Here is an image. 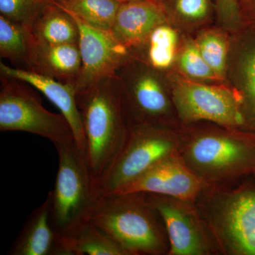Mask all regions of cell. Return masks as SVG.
Wrapping results in <instances>:
<instances>
[{
    "mask_svg": "<svg viewBox=\"0 0 255 255\" xmlns=\"http://www.w3.org/2000/svg\"><path fill=\"white\" fill-rule=\"evenodd\" d=\"M28 84L1 76L0 131H23L48 139L54 145L75 140L68 121L47 110Z\"/></svg>",
    "mask_w": 255,
    "mask_h": 255,
    "instance_id": "6",
    "label": "cell"
},
{
    "mask_svg": "<svg viewBox=\"0 0 255 255\" xmlns=\"http://www.w3.org/2000/svg\"><path fill=\"white\" fill-rule=\"evenodd\" d=\"M249 1V0H241V6H244V5H246L247 3Z\"/></svg>",
    "mask_w": 255,
    "mask_h": 255,
    "instance_id": "29",
    "label": "cell"
},
{
    "mask_svg": "<svg viewBox=\"0 0 255 255\" xmlns=\"http://www.w3.org/2000/svg\"><path fill=\"white\" fill-rule=\"evenodd\" d=\"M162 1H167V0H162Z\"/></svg>",
    "mask_w": 255,
    "mask_h": 255,
    "instance_id": "33",
    "label": "cell"
},
{
    "mask_svg": "<svg viewBox=\"0 0 255 255\" xmlns=\"http://www.w3.org/2000/svg\"><path fill=\"white\" fill-rule=\"evenodd\" d=\"M35 41L48 44H78L80 29L75 18L55 3H47L33 23Z\"/></svg>",
    "mask_w": 255,
    "mask_h": 255,
    "instance_id": "19",
    "label": "cell"
},
{
    "mask_svg": "<svg viewBox=\"0 0 255 255\" xmlns=\"http://www.w3.org/2000/svg\"><path fill=\"white\" fill-rule=\"evenodd\" d=\"M171 97L185 123L207 121L232 128L245 127L241 102L233 89L179 78L172 83Z\"/></svg>",
    "mask_w": 255,
    "mask_h": 255,
    "instance_id": "8",
    "label": "cell"
},
{
    "mask_svg": "<svg viewBox=\"0 0 255 255\" xmlns=\"http://www.w3.org/2000/svg\"><path fill=\"white\" fill-rule=\"evenodd\" d=\"M179 66L184 75L197 80H219L203 58L196 42L189 41L179 57Z\"/></svg>",
    "mask_w": 255,
    "mask_h": 255,
    "instance_id": "25",
    "label": "cell"
},
{
    "mask_svg": "<svg viewBox=\"0 0 255 255\" xmlns=\"http://www.w3.org/2000/svg\"><path fill=\"white\" fill-rule=\"evenodd\" d=\"M121 3L118 0H65L56 4L90 26L111 31Z\"/></svg>",
    "mask_w": 255,
    "mask_h": 255,
    "instance_id": "21",
    "label": "cell"
},
{
    "mask_svg": "<svg viewBox=\"0 0 255 255\" xmlns=\"http://www.w3.org/2000/svg\"><path fill=\"white\" fill-rule=\"evenodd\" d=\"M58 243L60 255H127L119 244L90 220L58 237Z\"/></svg>",
    "mask_w": 255,
    "mask_h": 255,
    "instance_id": "18",
    "label": "cell"
},
{
    "mask_svg": "<svg viewBox=\"0 0 255 255\" xmlns=\"http://www.w3.org/2000/svg\"><path fill=\"white\" fill-rule=\"evenodd\" d=\"M117 77L129 127L165 124L173 103L159 72L131 57Z\"/></svg>",
    "mask_w": 255,
    "mask_h": 255,
    "instance_id": "7",
    "label": "cell"
},
{
    "mask_svg": "<svg viewBox=\"0 0 255 255\" xmlns=\"http://www.w3.org/2000/svg\"><path fill=\"white\" fill-rule=\"evenodd\" d=\"M9 255H60L58 236L50 219V197L28 216L7 253Z\"/></svg>",
    "mask_w": 255,
    "mask_h": 255,
    "instance_id": "17",
    "label": "cell"
},
{
    "mask_svg": "<svg viewBox=\"0 0 255 255\" xmlns=\"http://www.w3.org/2000/svg\"><path fill=\"white\" fill-rule=\"evenodd\" d=\"M41 1H43V2L46 3H54L53 0H41Z\"/></svg>",
    "mask_w": 255,
    "mask_h": 255,
    "instance_id": "30",
    "label": "cell"
},
{
    "mask_svg": "<svg viewBox=\"0 0 255 255\" xmlns=\"http://www.w3.org/2000/svg\"><path fill=\"white\" fill-rule=\"evenodd\" d=\"M213 226L236 255H255V189L228 194L216 205Z\"/></svg>",
    "mask_w": 255,
    "mask_h": 255,
    "instance_id": "11",
    "label": "cell"
},
{
    "mask_svg": "<svg viewBox=\"0 0 255 255\" xmlns=\"http://www.w3.org/2000/svg\"><path fill=\"white\" fill-rule=\"evenodd\" d=\"M65 1V0H53V1H54L55 4H56V3H61L63 2V1Z\"/></svg>",
    "mask_w": 255,
    "mask_h": 255,
    "instance_id": "31",
    "label": "cell"
},
{
    "mask_svg": "<svg viewBox=\"0 0 255 255\" xmlns=\"http://www.w3.org/2000/svg\"><path fill=\"white\" fill-rule=\"evenodd\" d=\"M251 23L233 42L227 75L241 102L244 128L255 133V22Z\"/></svg>",
    "mask_w": 255,
    "mask_h": 255,
    "instance_id": "13",
    "label": "cell"
},
{
    "mask_svg": "<svg viewBox=\"0 0 255 255\" xmlns=\"http://www.w3.org/2000/svg\"><path fill=\"white\" fill-rule=\"evenodd\" d=\"M54 145L58 168L54 188L48 195L50 223L60 237L90 220L100 196L86 155L76 140Z\"/></svg>",
    "mask_w": 255,
    "mask_h": 255,
    "instance_id": "3",
    "label": "cell"
},
{
    "mask_svg": "<svg viewBox=\"0 0 255 255\" xmlns=\"http://www.w3.org/2000/svg\"><path fill=\"white\" fill-rule=\"evenodd\" d=\"M90 220L127 255L169 253L163 222L146 193L101 196Z\"/></svg>",
    "mask_w": 255,
    "mask_h": 255,
    "instance_id": "2",
    "label": "cell"
},
{
    "mask_svg": "<svg viewBox=\"0 0 255 255\" xmlns=\"http://www.w3.org/2000/svg\"><path fill=\"white\" fill-rule=\"evenodd\" d=\"M243 15L251 16V22H255V0H249L248 3L241 7Z\"/></svg>",
    "mask_w": 255,
    "mask_h": 255,
    "instance_id": "28",
    "label": "cell"
},
{
    "mask_svg": "<svg viewBox=\"0 0 255 255\" xmlns=\"http://www.w3.org/2000/svg\"><path fill=\"white\" fill-rule=\"evenodd\" d=\"M33 38L31 29L0 16V55L13 63L25 65L28 59Z\"/></svg>",
    "mask_w": 255,
    "mask_h": 255,
    "instance_id": "22",
    "label": "cell"
},
{
    "mask_svg": "<svg viewBox=\"0 0 255 255\" xmlns=\"http://www.w3.org/2000/svg\"><path fill=\"white\" fill-rule=\"evenodd\" d=\"M178 35L167 23L159 25L145 41L130 50L132 58L161 71L172 66L175 59Z\"/></svg>",
    "mask_w": 255,
    "mask_h": 255,
    "instance_id": "20",
    "label": "cell"
},
{
    "mask_svg": "<svg viewBox=\"0 0 255 255\" xmlns=\"http://www.w3.org/2000/svg\"><path fill=\"white\" fill-rule=\"evenodd\" d=\"M167 22L168 9L162 0H129L121 3L110 31L130 50Z\"/></svg>",
    "mask_w": 255,
    "mask_h": 255,
    "instance_id": "14",
    "label": "cell"
},
{
    "mask_svg": "<svg viewBox=\"0 0 255 255\" xmlns=\"http://www.w3.org/2000/svg\"><path fill=\"white\" fill-rule=\"evenodd\" d=\"M80 68L79 43L48 44L34 40L26 70L75 85Z\"/></svg>",
    "mask_w": 255,
    "mask_h": 255,
    "instance_id": "16",
    "label": "cell"
},
{
    "mask_svg": "<svg viewBox=\"0 0 255 255\" xmlns=\"http://www.w3.org/2000/svg\"><path fill=\"white\" fill-rule=\"evenodd\" d=\"M46 4L41 0H0V16L31 29Z\"/></svg>",
    "mask_w": 255,
    "mask_h": 255,
    "instance_id": "24",
    "label": "cell"
},
{
    "mask_svg": "<svg viewBox=\"0 0 255 255\" xmlns=\"http://www.w3.org/2000/svg\"><path fill=\"white\" fill-rule=\"evenodd\" d=\"M1 76L15 79L29 85L45 95L60 111L73 129L75 140L86 155V142L81 116L77 103L75 85L22 68H15L0 63Z\"/></svg>",
    "mask_w": 255,
    "mask_h": 255,
    "instance_id": "15",
    "label": "cell"
},
{
    "mask_svg": "<svg viewBox=\"0 0 255 255\" xmlns=\"http://www.w3.org/2000/svg\"><path fill=\"white\" fill-rule=\"evenodd\" d=\"M206 184L208 183L187 165L179 152L162 159L114 193H147L192 202L200 195Z\"/></svg>",
    "mask_w": 255,
    "mask_h": 255,
    "instance_id": "10",
    "label": "cell"
},
{
    "mask_svg": "<svg viewBox=\"0 0 255 255\" xmlns=\"http://www.w3.org/2000/svg\"><path fill=\"white\" fill-rule=\"evenodd\" d=\"M118 1H121V2H123V1H129V0H118Z\"/></svg>",
    "mask_w": 255,
    "mask_h": 255,
    "instance_id": "32",
    "label": "cell"
},
{
    "mask_svg": "<svg viewBox=\"0 0 255 255\" xmlns=\"http://www.w3.org/2000/svg\"><path fill=\"white\" fill-rule=\"evenodd\" d=\"M73 17L80 29L81 68L75 83L76 94H79L105 79L116 76L131 55L110 31L93 27Z\"/></svg>",
    "mask_w": 255,
    "mask_h": 255,
    "instance_id": "9",
    "label": "cell"
},
{
    "mask_svg": "<svg viewBox=\"0 0 255 255\" xmlns=\"http://www.w3.org/2000/svg\"><path fill=\"white\" fill-rule=\"evenodd\" d=\"M179 155L207 183L255 174V133L200 132L181 140Z\"/></svg>",
    "mask_w": 255,
    "mask_h": 255,
    "instance_id": "4",
    "label": "cell"
},
{
    "mask_svg": "<svg viewBox=\"0 0 255 255\" xmlns=\"http://www.w3.org/2000/svg\"><path fill=\"white\" fill-rule=\"evenodd\" d=\"M147 194L163 222L169 255H203L209 253V240L200 220L191 208V202Z\"/></svg>",
    "mask_w": 255,
    "mask_h": 255,
    "instance_id": "12",
    "label": "cell"
},
{
    "mask_svg": "<svg viewBox=\"0 0 255 255\" xmlns=\"http://www.w3.org/2000/svg\"><path fill=\"white\" fill-rule=\"evenodd\" d=\"M86 142V157L95 184L123 149L130 127L122 105L117 75L77 94Z\"/></svg>",
    "mask_w": 255,
    "mask_h": 255,
    "instance_id": "1",
    "label": "cell"
},
{
    "mask_svg": "<svg viewBox=\"0 0 255 255\" xmlns=\"http://www.w3.org/2000/svg\"><path fill=\"white\" fill-rule=\"evenodd\" d=\"M181 139L164 125L130 128L123 149L110 169L96 183L100 196L119 190L166 157L179 153Z\"/></svg>",
    "mask_w": 255,
    "mask_h": 255,
    "instance_id": "5",
    "label": "cell"
},
{
    "mask_svg": "<svg viewBox=\"0 0 255 255\" xmlns=\"http://www.w3.org/2000/svg\"><path fill=\"white\" fill-rule=\"evenodd\" d=\"M218 19L223 28L228 31L241 30L243 23L241 0H214Z\"/></svg>",
    "mask_w": 255,
    "mask_h": 255,
    "instance_id": "27",
    "label": "cell"
},
{
    "mask_svg": "<svg viewBox=\"0 0 255 255\" xmlns=\"http://www.w3.org/2000/svg\"><path fill=\"white\" fill-rule=\"evenodd\" d=\"M170 1H172V9H174V13L179 18L189 22H199L204 21L211 14L213 7L212 0Z\"/></svg>",
    "mask_w": 255,
    "mask_h": 255,
    "instance_id": "26",
    "label": "cell"
},
{
    "mask_svg": "<svg viewBox=\"0 0 255 255\" xmlns=\"http://www.w3.org/2000/svg\"><path fill=\"white\" fill-rule=\"evenodd\" d=\"M203 58L219 80L227 75L231 46L221 32L211 30L203 32L196 41Z\"/></svg>",
    "mask_w": 255,
    "mask_h": 255,
    "instance_id": "23",
    "label": "cell"
}]
</instances>
